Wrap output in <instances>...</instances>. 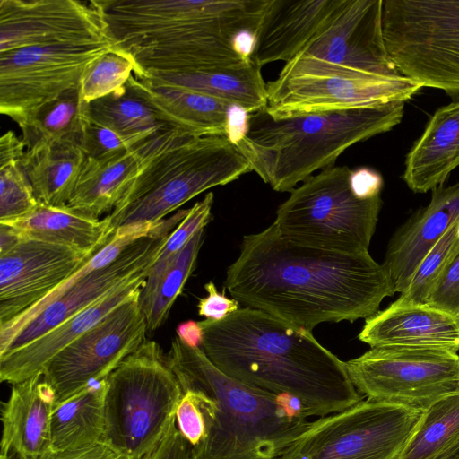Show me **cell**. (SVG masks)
<instances>
[{
	"label": "cell",
	"instance_id": "cell-7",
	"mask_svg": "<svg viewBox=\"0 0 459 459\" xmlns=\"http://www.w3.org/2000/svg\"><path fill=\"white\" fill-rule=\"evenodd\" d=\"M347 166H332L295 187L273 221L285 238L303 246L358 255L368 252L382 207L381 195L363 199Z\"/></svg>",
	"mask_w": 459,
	"mask_h": 459
},
{
	"label": "cell",
	"instance_id": "cell-44",
	"mask_svg": "<svg viewBox=\"0 0 459 459\" xmlns=\"http://www.w3.org/2000/svg\"><path fill=\"white\" fill-rule=\"evenodd\" d=\"M26 152L25 144L13 131H8L0 139V167L21 161Z\"/></svg>",
	"mask_w": 459,
	"mask_h": 459
},
{
	"label": "cell",
	"instance_id": "cell-19",
	"mask_svg": "<svg viewBox=\"0 0 459 459\" xmlns=\"http://www.w3.org/2000/svg\"><path fill=\"white\" fill-rule=\"evenodd\" d=\"M151 268L131 278L40 337L0 356L1 381L14 385L41 373L45 365L60 351L140 292Z\"/></svg>",
	"mask_w": 459,
	"mask_h": 459
},
{
	"label": "cell",
	"instance_id": "cell-36",
	"mask_svg": "<svg viewBox=\"0 0 459 459\" xmlns=\"http://www.w3.org/2000/svg\"><path fill=\"white\" fill-rule=\"evenodd\" d=\"M135 71L133 58L116 46L84 72L79 87L82 100L90 103L123 88Z\"/></svg>",
	"mask_w": 459,
	"mask_h": 459
},
{
	"label": "cell",
	"instance_id": "cell-20",
	"mask_svg": "<svg viewBox=\"0 0 459 459\" xmlns=\"http://www.w3.org/2000/svg\"><path fill=\"white\" fill-rule=\"evenodd\" d=\"M345 0H268L251 57L261 67L288 63L342 7Z\"/></svg>",
	"mask_w": 459,
	"mask_h": 459
},
{
	"label": "cell",
	"instance_id": "cell-45",
	"mask_svg": "<svg viewBox=\"0 0 459 459\" xmlns=\"http://www.w3.org/2000/svg\"><path fill=\"white\" fill-rule=\"evenodd\" d=\"M53 459H126L120 453L104 442H99L91 446L59 455Z\"/></svg>",
	"mask_w": 459,
	"mask_h": 459
},
{
	"label": "cell",
	"instance_id": "cell-34",
	"mask_svg": "<svg viewBox=\"0 0 459 459\" xmlns=\"http://www.w3.org/2000/svg\"><path fill=\"white\" fill-rule=\"evenodd\" d=\"M204 230H198L174 259L160 279L148 306L143 311L149 331L158 329L167 319L169 311L194 271L204 241Z\"/></svg>",
	"mask_w": 459,
	"mask_h": 459
},
{
	"label": "cell",
	"instance_id": "cell-28",
	"mask_svg": "<svg viewBox=\"0 0 459 459\" xmlns=\"http://www.w3.org/2000/svg\"><path fill=\"white\" fill-rule=\"evenodd\" d=\"M106 378L55 403L51 413L54 457L102 441L105 430ZM53 457V458H54Z\"/></svg>",
	"mask_w": 459,
	"mask_h": 459
},
{
	"label": "cell",
	"instance_id": "cell-21",
	"mask_svg": "<svg viewBox=\"0 0 459 459\" xmlns=\"http://www.w3.org/2000/svg\"><path fill=\"white\" fill-rule=\"evenodd\" d=\"M53 388L39 373L13 385L2 406L1 455L7 459H53Z\"/></svg>",
	"mask_w": 459,
	"mask_h": 459
},
{
	"label": "cell",
	"instance_id": "cell-37",
	"mask_svg": "<svg viewBox=\"0 0 459 459\" xmlns=\"http://www.w3.org/2000/svg\"><path fill=\"white\" fill-rule=\"evenodd\" d=\"M38 204L20 161L0 167V222L22 217Z\"/></svg>",
	"mask_w": 459,
	"mask_h": 459
},
{
	"label": "cell",
	"instance_id": "cell-3",
	"mask_svg": "<svg viewBox=\"0 0 459 459\" xmlns=\"http://www.w3.org/2000/svg\"><path fill=\"white\" fill-rule=\"evenodd\" d=\"M166 360L204 416V436L192 447V459H281L311 425L293 399L226 375L201 348L178 337Z\"/></svg>",
	"mask_w": 459,
	"mask_h": 459
},
{
	"label": "cell",
	"instance_id": "cell-30",
	"mask_svg": "<svg viewBox=\"0 0 459 459\" xmlns=\"http://www.w3.org/2000/svg\"><path fill=\"white\" fill-rule=\"evenodd\" d=\"M88 116V103L80 89H72L15 118L26 150L66 142L80 145Z\"/></svg>",
	"mask_w": 459,
	"mask_h": 459
},
{
	"label": "cell",
	"instance_id": "cell-23",
	"mask_svg": "<svg viewBox=\"0 0 459 459\" xmlns=\"http://www.w3.org/2000/svg\"><path fill=\"white\" fill-rule=\"evenodd\" d=\"M126 86L143 99L164 124L195 136L233 138L231 111L223 100L173 85L159 84L134 75Z\"/></svg>",
	"mask_w": 459,
	"mask_h": 459
},
{
	"label": "cell",
	"instance_id": "cell-17",
	"mask_svg": "<svg viewBox=\"0 0 459 459\" xmlns=\"http://www.w3.org/2000/svg\"><path fill=\"white\" fill-rule=\"evenodd\" d=\"M97 251L83 252L22 237L0 255V325L38 303Z\"/></svg>",
	"mask_w": 459,
	"mask_h": 459
},
{
	"label": "cell",
	"instance_id": "cell-39",
	"mask_svg": "<svg viewBox=\"0 0 459 459\" xmlns=\"http://www.w3.org/2000/svg\"><path fill=\"white\" fill-rule=\"evenodd\" d=\"M425 304L459 316V254L438 280Z\"/></svg>",
	"mask_w": 459,
	"mask_h": 459
},
{
	"label": "cell",
	"instance_id": "cell-1",
	"mask_svg": "<svg viewBox=\"0 0 459 459\" xmlns=\"http://www.w3.org/2000/svg\"><path fill=\"white\" fill-rule=\"evenodd\" d=\"M239 304L312 331L379 311L395 292L383 264L368 252L343 254L292 242L273 223L242 238L224 288Z\"/></svg>",
	"mask_w": 459,
	"mask_h": 459
},
{
	"label": "cell",
	"instance_id": "cell-32",
	"mask_svg": "<svg viewBox=\"0 0 459 459\" xmlns=\"http://www.w3.org/2000/svg\"><path fill=\"white\" fill-rule=\"evenodd\" d=\"M459 438V391L448 394L424 412L399 459H430Z\"/></svg>",
	"mask_w": 459,
	"mask_h": 459
},
{
	"label": "cell",
	"instance_id": "cell-35",
	"mask_svg": "<svg viewBox=\"0 0 459 459\" xmlns=\"http://www.w3.org/2000/svg\"><path fill=\"white\" fill-rule=\"evenodd\" d=\"M459 254V220L453 222L425 257L407 290L396 301L425 304L445 271Z\"/></svg>",
	"mask_w": 459,
	"mask_h": 459
},
{
	"label": "cell",
	"instance_id": "cell-42",
	"mask_svg": "<svg viewBox=\"0 0 459 459\" xmlns=\"http://www.w3.org/2000/svg\"><path fill=\"white\" fill-rule=\"evenodd\" d=\"M192 447L178 429L175 418L158 446L142 459H192Z\"/></svg>",
	"mask_w": 459,
	"mask_h": 459
},
{
	"label": "cell",
	"instance_id": "cell-47",
	"mask_svg": "<svg viewBox=\"0 0 459 459\" xmlns=\"http://www.w3.org/2000/svg\"><path fill=\"white\" fill-rule=\"evenodd\" d=\"M430 459H459V438Z\"/></svg>",
	"mask_w": 459,
	"mask_h": 459
},
{
	"label": "cell",
	"instance_id": "cell-31",
	"mask_svg": "<svg viewBox=\"0 0 459 459\" xmlns=\"http://www.w3.org/2000/svg\"><path fill=\"white\" fill-rule=\"evenodd\" d=\"M88 117L130 136L149 135L174 128L161 122L153 109L126 84L108 96L88 103Z\"/></svg>",
	"mask_w": 459,
	"mask_h": 459
},
{
	"label": "cell",
	"instance_id": "cell-26",
	"mask_svg": "<svg viewBox=\"0 0 459 459\" xmlns=\"http://www.w3.org/2000/svg\"><path fill=\"white\" fill-rule=\"evenodd\" d=\"M453 222L447 209L431 195L429 204L418 209L394 232L383 264L395 292L407 290L425 257Z\"/></svg>",
	"mask_w": 459,
	"mask_h": 459
},
{
	"label": "cell",
	"instance_id": "cell-13",
	"mask_svg": "<svg viewBox=\"0 0 459 459\" xmlns=\"http://www.w3.org/2000/svg\"><path fill=\"white\" fill-rule=\"evenodd\" d=\"M140 295L141 291L115 308L45 365L41 374L55 392V403L107 378L146 340Z\"/></svg>",
	"mask_w": 459,
	"mask_h": 459
},
{
	"label": "cell",
	"instance_id": "cell-2",
	"mask_svg": "<svg viewBox=\"0 0 459 459\" xmlns=\"http://www.w3.org/2000/svg\"><path fill=\"white\" fill-rule=\"evenodd\" d=\"M199 324L200 348L220 370L252 387L293 399L307 417L339 412L364 399L345 361L311 331L246 307L221 321Z\"/></svg>",
	"mask_w": 459,
	"mask_h": 459
},
{
	"label": "cell",
	"instance_id": "cell-41",
	"mask_svg": "<svg viewBox=\"0 0 459 459\" xmlns=\"http://www.w3.org/2000/svg\"><path fill=\"white\" fill-rule=\"evenodd\" d=\"M207 296L199 299L198 315L212 321H221L239 309V302L225 295V290L219 292L215 284L209 281L204 285Z\"/></svg>",
	"mask_w": 459,
	"mask_h": 459
},
{
	"label": "cell",
	"instance_id": "cell-8",
	"mask_svg": "<svg viewBox=\"0 0 459 459\" xmlns=\"http://www.w3.org/2000/svg\"><path fill=\"white\" fill-rule=\"evenodd\" d=\"M382 31L402 76L459 100V1L383 0Z\"/></svg>",
	"mask_w": 459,
	"mask_h": 459
},
{
	"label": "cell",
	"instance_id": "cell-27",
	"mask_svg": "<svg viewBox=\"0 0 459 459\" xmlns=\"http://www.w3.org/2000/svg\"><path fill=\"white\" fill-rule=\"evenodd\" d=\"M261 68L250 56L231 66L184 74H152L142 79L194 91L252 114L267 106V87Z\"/></svg>",
	"mask_w": 459,
	"mask_h": 459
},
{
	"label": "cell",
	"instance_id": "cell-22",
	"mask_svg": "<svg viewBox=\"0 0 459 459\" xmlns=\"http://www.w3.org/2000/svg\"><path fill=\"white\" fill-rule=\"evenodd\" d=\"M358 338L370 348L411 346L459 351V316L426 304L394 301L366 319Z\"/></svg>",
	"mask_w": 459,
	"mask_h": 459
},
{
	"label": "cell",
	"instance_id": "cell-40",
	"mask_svg": "<svg viewBox=\"0 0 459 459\" xmlns=\"http://www.w3.org/2000/svg\"><path fill=\"white\" fill-rule=\"evenodd\" d=\"M176 411V423L192 446H196L205 432L204 420L195 394L184 390Z\"/></svg>",
	"mask_w": 459,
	"mask_h": 459
},
{
	"label": "cell",
	"instance_id": "cell-18",
	"mask_svg": "<svg viewBox=\"0 0 459 459\" xmlns=\"http://www.w3.org/2000/svg\"><path fill=\"white\" fill-rule=\"evenodd\" d=\"M182 130L167 128L110 158H87L67 205L99 218L110 213L144 164Z\"/></svg>",
	"mask_w": 459,
	"mask_h": 459
},
{
	"label": "cell",
	"instance_id": "cell-38",
	"mask_svg": "<svg viewBox=\"0 0 459 459\" xmlns=\"http://www.w3.org/2000/svg\"><path fill=\"white\" fill-rule=\"evenodd\" d=\"M152 134L125 135L91 120L87 116L80 147L87 158L103 160L126 152Z\"/></svg>",
	"mask_w": 459,
	"mask_h": 459
},
{
	"label": "cell",
	"instance_id": "cell-43",
	"mask_svg": "<svg viewBox=\"0 0 459 459\" xmlns=\"http://www.w3.org/2000/svg\"><path fill=\"white\" fill-rule=\"evenodd\" d=\"M352 186L360 198H374L381 195L383 178L378 172L361 168L352 172Z\"/></svg>",
	"mask_w": 459,
	"mask_h": 459
},
{
	"label": "cell",
	"instance_id": "cell-25",
	"mask_svg": "<svg viewBox=\"0 0 459 459\" xmlns=\"http://www.w3.org/2000/svg\"><path fill=\"white\" fill-rule=\"evenodd\" d=\"M0 223L12 227L22 238L83 252L99 250L115 231L107 216L100 220L68 205L52 206L39 202L28 214Z\"/></svg>",
	"mask_w": 459,
	"mask_h": 459
},
{
	"label": "cell",
	"instance_id": "cell-12",
	"mask_svg": "<svg viewBox=\"0 0 459 459\" xmlns=\"http://www.w3.org/2000/svg\"><path fill=\"white\" fill-rule=\"evenodd\" d=\"M345 365L352 384L366 399L419 411L459 391V354L447 349L374 347Z\"/></svg>",
	"mask_w": 459,
	"mask_h": 459
},
{
	"label": "cell",
	"instance_id": "cell-46",
	"mask_svg": "<svg viewBox=\"0 0 459 459\" xmlns=\"http://www.w3.org/2000/svg\"><path fill=\"white\" fill-rule=\"evenodd\" d=\"M177 337L190 347H201L203 330L199 322L187 320L180 323L176 329Z\"/></svg>",
	"mask_w": 459,
	"mask_h": 459
},
{
	"label": "cell",
	"instance_id": "cell-29",
	"mask_svg": "<svg viewBox=\"0 0 459 459\" xmlns=\"http://www.w3.org/2000/svg\"><path fill=\"white\" fill-rule=\"evenodd\" d=\"M87 157L80 145L56 142L26 150L20 164L37 200L47 205H67Z\"/></svg>",
	"mask_w": 459,
	"mask_h": 459
},
{
	"label": "cell",
	"instance_id": "cell-33",
	"mask_svg": "<svg viewBox=\"0 0 459 459\" xmlns=\"http://www.w3.org/2000/svg\"><path fill=\"white\" fill-rule=\"evenodd\" d=\"M213 199V193L209 192L201 201L196 202L188 209L186 217L168 237L142 288L139 302L143 311L148 306L160 279L177 255L193 236L198 230L204 229L212 220Z\"/></svg>",
	"mask_w": 459,
	"mask_h": 459
},
{
	"label": "cell",
	"instance_id": "cell-15",
	"mask_svg": "<svg viewBox=\"0 0 459 459\" xmlns=\"http://www.w3.org/2000/svg\"><path fill=\"white\" fill-rule=\"evenodd\" d=\"M108 40L96 0H0V53Z\"/></svg>",
	"mask_w": 459,
	"mask_h": 459
},
{
	"label": "cell",
	"instance_id": "cell-48",
	"mask_svg": "<svg viewBox=\"0 0 459 459\" xmlns=\"http://www.w3.org/2000/svg\"><path fill=\"white\" fill-rule=\"evenodd\" d=\"M0 459H7V458H5V457H4V456H3V455H0Z\"/></svg>",
	"mask_w": 459,
	"mask_h": 459
},
{
	"label": "cell",
	"instance_id": "cell-5",
	"mask_svg": "<svg viewBox=\"0 0 459 459\" xmlns=\"http://www.w3.org/2000/svg\"><path fill=\"white\" fill-rule=\"evenodd\" d=\"M250 171L232 137L182 132L144 164L107 218L115 230L157 224L205 190Z\"/></svg>",
	"mask_w": 459,
	"mask_h": 459
},
{
	"label": "cell",
	"instance_id": "cell-11",
	"mask_svg": "<svg viewBox=\"0 0 459 459\" xmlns=\"http://www.w3.org/2000/svg\"><path fill=\"white\" fill-rule=\"evenodd\" d=\"M423 412L363 399L312 421L281 459H399Z\"/></svg>",
	"mask_w": 459,
	"mask_h": 459
},
{
	"label": "cell",
	"instance_id": "cell-10",
	"mask_svg": "<svg viewBox=\"0 0 459 459\" xmlns=\"http://www.w3.org/2000/svg\"><path fill=\"white\" fill-rule=\"evenodd\" d=\"M266 87V109L275 118L405 102L422 88L403 76H379L302 56L286 63Z\"/></svg>",
	"mask_w": 459,
	"mask_h": 459
},
{
	"label": "cell",
	"instance_id": "cell-4",
	"mask_svg": "<svg viewBox=\"0 0 459 459\" xmlns=\"http://www.w3.org/2000/svg\"><path fill=\"white\" fill-rule=\"evenodd\" d=\"M403 113V101L280 118L265 107L247 114L235 142L264 183L291 192L351 145L390 131Z\"/></svg>",
	"mask_w": 459,
	"mask_h": 459
},
{
	"label": "cell",
	"instance_id": "cell-6",
	"mask_svg": "<svg viewBox=\"0 0 459 459\" xmlns=\"http://www.w3.org/2000/svg\"><path fill=\"white\" fill-rule=\"evenodd\" d=\"M106 381L102 442L126 459H142L176 418L182 387L159 343L147 339Z\"/></svg>",
	"mask_w": 459,
	"mask_h": 459
},
{
	"label": "cell",
	"instance_id": "cell-16",
	"mask_svg": "<svg viewBox=\"0 0 459 459\" xmlns=\"http://www.w3.org/2000/svg\"><path fill=\"white\" fill-rule=\"evenodd\" d=\"M382 6L383 0H345L297 56L379 76H402L385 46Z\"/></svg>",
	"mask_w": 459,
	"mask_h": 459
},
{
	"label": "cell",
	"instance_id": "cell-24",
	"mask_svg": "<svg viewBox=\"0 0 459 459\" xmlns=\"http://www.w3.org/2000/svg\"><path fill=\"white\" fill-rule=\"evenodd\" d=\"M459 166V100L440 107L409 151L403 179L415 193L442 186Z\"/></svg>",
	"mask_w": 459,
	"mask_h": 459
},
{
	"label": "cell",
	"instance_id": "cell-9",
	"mask_svg": "<svg viewBox=\"0 0 459 459\" xmlns=\"http://www.w3.org/2000/svg\"><path fill=\"white\" fill-rule=\"evenodd\" d=\"M116 46L128 51L224 30L255 39L268 0H96Z\"/></svg>",
	"mask_w": 459,
	"mask_h": 459
},
{
	"label": "cell",
	"instance_id": "cell-14",
	"mask_svg": "<svg viewBox=\"0 0 459 459\" xmlns=\"http://www.w3.org/2000/svg\"><path fill=\"white\" fill-rule=\"evenodd\" d=\"M115 47L114 41L108 40L1 52V114L14 120L63 92L79 88L88 66Z\"/></svg>",
	"mask_w": 459,
	"mask_h": 459
}]
</instances>
